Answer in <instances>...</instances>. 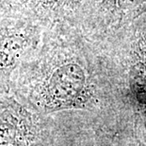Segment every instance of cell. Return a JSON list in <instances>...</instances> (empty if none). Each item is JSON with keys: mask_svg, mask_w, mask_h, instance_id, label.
Listing matches in <instances>:
<instances>
[{"mask_svg": "<svg viewBox=\"0 0 146 146\" xmlns=\"http://www.w3.org/2000/svg\"><path fill=\"white\" fill-rule=\"evenodd\" d=\"M40 43L38 26L0 16V96L10 94L14 73Z\"/></svg>", "mask_w": 146, "mask_h": 146, "instance_id": "obj_3", "label": "cell"}, {"mask_svg": "<svg viewBox=\"0 0 146 146\" xmlns=\"http://www.w3.org/2000/svg\"><path fill=\"white\" fill-rule=\"evenodd\" d=\"M0 146H54L52 124L13 95L0 96Z\"/></svg>", "mask_w": 146, "mask_h": 146, "instance_id": "obj_2", "label": "cell"}, {"mask_svg": "<svg viewBox=\"0 0 146 146\" xmlns=\"http://www.w3.org/2000/svg\"><path fill=\"white\" fill-rule=\"evenodd\" d=\"M60 35H51L25 60L14 73L12 95L43 117L64 110L102 107L90 85L85 68L69 54Z\"/></svg>", "mask_w": 146, "mask_h": 146, "instance_id": "obj_1", "label": "cell"}, {"mask_svg": "<svg viewBox=\"0 0 146 146\" xmlns=\"http://www.w3.org/2000/svg\"><path fill=\"white\" fill-rule=\"evenodd\" d=\"M118 9L123 11H133L146 2V0H108Z\"/></svg>", "mask_w": 146, "mask_h": 146, "instance_id": "obj_4", "label": "cell"}, {"mask_svg": "<svg viewBox=\"0 0 146 146\" xmlns=\"http://www.w3.org/2000/svg\"><path fill=\"white\" fill-rule=\"evenodd\" d=\"M108 146H145L143 143H141L139 141H137L135 139H127V141H121L117 142H112Z\"/></svg>", "mask_w": 146, "mask_h": 146, "instance_id": "obj_5", "label": "cell"}]
</instances>
